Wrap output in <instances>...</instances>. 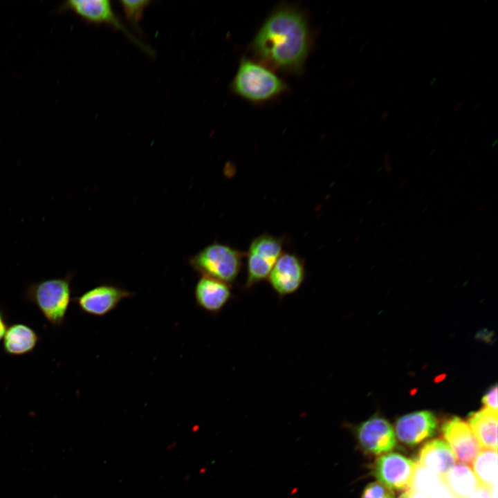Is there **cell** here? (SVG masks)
<instances>
[{
    "instance_id": "3",
    "label": "cell",
    "mask_w": 498,
    "mask_h": 498,
    "mask_svg": "<svg viewBox=\"0 0 498 498\" xmlns=\"http://www.w3.org/2000/svg\"><path fill=\"white\" fill-rule=\"evenodd\" d=\"M286 89V84L267 66L248 59L241 62L232 81L233 91L254 102L273 99Z\"/></svg>"
},
{
    "instance_id": "26",
    "label": "cell",
    "mask_w": 498,
    "mask_h": 498,
    "mask_svg": "<svg viewBox=\"0 0 498 498\" xmlns=\"http://www.w3.org/2000/svg\"><path fill=\"white\" fill-rule=\"evenodd\" d=\"M490 498H497V483H495L490 490Z\"/></svg>"
},
{
    "instance_id": "8",
    "label": "cell",
    "mask_w": 498,
    "mask_h": 498,
    "mask_svg": "<svg viewBox=\"0 0 498 498\" xmlns=\"http://www.w3.org/2000/svg\"><path fill=\"white\" fill-rule=\"evenodd\" d=\"M133 295V292L112 284H100L75 297L74 301L84 313L102 317Z\"/></svg>"
},
{
    "instance_id": "29",
    "label": "cell",
    "mask_w": 498,
    "mask_h": 498,
    "mask_svg": "<svg viewBox=\"0 0 498 498\" xmlns=\"http://www.w3.org/2000/svg\"><path fill=\"white\" fill-rule=\"evenodd\" d=\"M451 498H456V497H452Z\"/></svg>"
},
{
    "instance_id": "9",
    "label": "cell",
    "mask_w": 498,
    "mask_h": 498,
    "mask_svg": "<svg viewBox=\"0 0 498 498\" xmlns=\"http://www.w3.org/2000/svg\"><path fill=\"white\" fill-rule=\"evenodd\" d=\"M441 432L456 461L472 464L481 448L468 423L454 416L443 424Z\"/></svg>"
},
{
    "instance_id": "27",
    "label": "cell",
    "mask_w": 498,
    "mask_h": 498,
    "mask_svg": "<svg viewBox=\"0 0 498 498\" xmlns=\"http://www.w3.org/2000/svg\"><path fill=\"white\" fill-rule=\"evenodd\" d=\"M389 111H384V112H382V114L380 115V120H387V119L389 118Z\"/></svg>"
},
{
    "instance_id": "1",
    "label": "cell",
    "mask_w": 498,
    "mask_h": 498,
    "mask_svg": "<svg viewBox=\"0 0 498 498\" xmlns=\"http://www.w3.org/2000/svg\"><path fill=\"white\" fill-rule=\"evenodd\" d=\"M311 46V34L302 12L280 7L265 20L252 42L255 55L265 64L286 72L299 73Z\"/></svg>"
},
{
    "instance_id": "4",
    "label": "cell",
    "mask_w": 498,
    "mask_h": 498,
    "mask_svg": "<svg viewBox=\"0 0 498 498\" xmlns=\"http://www.w3.org/2000/svg\"><path fill=\"white\" fill-rule=\"evenodd\" d=\"M244 256V252L227 244L214 242L192 256L189 264L201 277L213 278L232 286L241 270Z\"/></svg>"
},
{
    "instance_id": "5",
    "label": "cell",
    "mask_w": 498,
    "mask_h": 498,
    "mask_svg": "<svg viewBox=\"0 0 498 498\" xmlns=\"http://www.w3.org/2000/svg\"><path fill=\"white\" fill-rule=\"evenodd\" d=\"M284 239L264 233L250 242L246 257V279L249 289L268 279L274 265L283 253Z\"/></svg>"
},
{
    "instance_id": "19",
    "label": "cell",
    "mask_w": 498,
    "mask_h": 498,
    "mask_svg": "<svg viewBox=\"0 0 498 498\" xmlns=\"http://www.w3.org/2000/svg\"><path fill=\"white\" fill-rule=\"evenodd\" d=\"M443 484L441 478L423 466L418 461L410 488L430 496Z\"/></svg>"
},
{
    "instance_id": "25",
    "label": "cell",
    "mask_w": 498,
    "mask_h": 498,
    "mask_svg": "<svg viewBox=\"0 0 498 498\" xmlns=\"http://www.w3.org/2000/svg\"><path fill=\"white\" fill-rule=\"evenodd\" d=\"M383 167L386 173H390L392 171V166L390 163V156L389 153L385 156Z\"/></svg>"
},
{
    "instance_id": "13",
    "label": "cell",
    "mask_w": 498,
    "mask_h": 498,
    "mask_svg": "<svg viewBox=\"0 0 498 498\" xmlns=\"http://www.w3.org/2000/svg\"><path fill=\"white\" fill-rule=\"evenodd\" d=\"M231 297V286L221 281L201 277L195 285L196 304L208 313L212 314L219 313Z\"/></svg>"
},
{
    "instance_id": "17",
    "label": "cell",
    "mask_w": 498,
    "mask_h": 498,
    "mask_svg": "<svg viewBox=\"0 0 498 498\" xmlns=\"http://www.w3.org/2000/svg\"><path fill=\"white\" fill-rule=\"evenodd\" d=\"M441 481L456 498H470L479 486L472 469L461 463H455L441 477Z\"/></svg>"
},
{
    "instance_id": "21",
    "label": "cell",
    "mask_w": 498,
    "mask_h": 498,
    "mask_svg": "<svg viewBox=\"0 0 498 498\" xmlns=\"http://www.w3.org/2000/svg\"><path fill=\"white\" fill-rule=\"evenodd\" d=\"M361 498H396V496L391 488L377 481L365 488Z\"/></svg>"
},
{
    "instance_id": "11",
    "label": "cell",
    "mask_w": 498,
    "mask_h": 498,
    "mask_svg": "<svg viewBox=\"0 0 498 498\" xmlns=\"http://www.w3.org/2000/svg\"><path fill=\"white\" fill-rule=\"evenodd\" d=\"M66 8L74 12L84 19L94 24H107L122 31L133 42L144 50L151 53L139 42L119 21L115 15L111 3L107 0H73L66 3Z\"/></svg>"
},
{
    "instance_id": "23",
    "label": "cell",
    "mask_w": 498,
    "mask_h": 498,
    "mask_svg": "<svg viewBox=\"0 0 498 498\" xmlns=\"http://www.w3.org/2000/svg\"><path fill=\"white\" fill-rule=\"evenodd\" d=\"M399 498H432L427 493L420 492L412 488L407 489L405 492L400 495Z\"/></svg>"
},
{
    "instance_id": "28",
    "label": "cell",
    "mask_w": 498,
    "mask_h": 498,
    "mask_svg": "<svg viewBox=\"0 0 498 498\" xmlns=\"http://www.w3.org/2000/svg\"><path fill=\"white\" fill-rule=\"evenodd\" d=\"M461 105H462L461 102H458L454 108V112L457 111L461 107Z\"/></svg>"
},
{
    "instance_id": "12",
    "label": "cell",
    "mask_w": 498,
    "mask_h": 498,
    "mask_svg": "<svg viewBox=\"0 0 498 498\" xmlns=\"http://www.w3.org/2000/svg\"><path fill=\"white\" fill-rule=\"evenodd\" d=\"M437 420L430 411L412 412L400 417L395 424V434L400 441L416 445L435 433Z\"/></svg>"
},
{
    "instance_id": "15",
    "label": "cell",
    "mask_w": 498,
    "mask_h": 498,
    "mask_svg": "<svg viewBox=\"0 0 498 498\" xmlns=\"http://www.w3.org/2000/svg\"><path fill=\"white\" fill-rule=\"evenodd\" d=\"M39 341L36 331L24 323L8 326L3 338V351L9 356H18L34 350Z\"/></svg>"
},
{
    "instance_id": "10",
    "label": "cell",
    "mask_w": 498,
    "mask_h": 498,
    "mask_svg": "<svg viewBox=\"0 0 498 498\" xmlns=\"http://www.w3.org/2000/svg\"><path fill=\"white\" fill-rule=\"evenodd\" d=\"M356 436L362 449L374 454H386L396 445L394 428L385 418L372 417L356 428Z\"/></svg>"
},
{
    "instance_id": "2",
    "label": "cell",
    "mask_w": 498,
    "mask_h": 498,
    "mask_svg": "<svg viewBox=\"0 0 498 498\" xmlns=\"http://www.w3.org/2000/svg\"><path fill=\"white\" fill-rule=\"evenodd\" d=\"M71 275L33 283L25 292L26 299L33 304L53 326L64 322L72 300Z\"/></svg>"
},
{
    "instance_id": "6",
    "label": "cell",
    "mask_w": 498,
    "mask_h": 498,
    "mask_svg": "<svg viewBox=\"0 0 498 498\" xmlns=\"http://www.w3.org/2000/svg\"><path fill=\"white\" fill-rule=\"evenodd\" d=\"M416 462L398 453L381 455L376 461L372 474L378 481L395 490L410 488Z\"/></svg>"
},
{
    "instance_id": "16",
    "label": "cell",
    "mask_w": 498,
    "mask_h": 498,
    "mask_svg": "<svg viewBox=\"0 0 498 498\" xmlns=\"http://www.w3.org/2000/svg\"><path fill=\"white\" fill-rule=\"evenodd\" d=\"M474 435L483 449L497 451V413L483 408L472 413L468 418Z\"/></svg>"
},
{
    "instance_id": "22",
    "label": "cell",
    "mask_w": 498,
    "mask_h": 498,
    "mask_svg": "<svg viewBox=\"0 0 498 498\" xmlns=\"http://www.w3.org/2000/svg\"><path fill=\"white\" fill-rule=\"evenodd\" d=\"M485 408L497 413V385L492 387L482 398Z\"/></svg>"
},
{
    "instance_id": "20",
    "label": "cell",
    "mask_w": 498,
    "mask_h": 498,
    "mask_svg": "<svg viewBox=\"0 0 498 498\" xmlns=\"http://www.w3.org/2000/svg\"><path fill=\"white\" fill-rule=\"evenodd\" d=\"M150 1H120L127 19L134 26H137L142 19L145 8Z\"/></svg>"
},
{
    "instance_id": "14",
    "label": "cell",
    "mask_w": 498,
    "mask_h": 498,
    "mask_svg": "<svg viewBox=\"0 0 498 498\" xmlns=\"http://www.w3.org/2000/svg\"><path fill=\"white\" fill-rule=\"evenodd\" d=\"M455 456L442 439H434L425 443L419 452L418 462L441 478L456 463Z\"/></svg>"
},
{
    "instance_id": "24",
    "label": "cell",
    "mask_w": 498,
    "mask_h": 498,
    "mask_svg": "<svg viewBox=\"0 0 498 498\" xmlns=\"http://www.w3.org/2000/svg\"><path fill=\"white\" fill-rule=\"evenodd\" d=\"M8 327L5 311L0 306V342L3 340Z\"/></svg>"
},
{
    "instance_id": "7",
    "label": "cell",
    "mask_w": 498,
    "mask_h": 498,
    "mask_svg": "<svg viewBox=\"0 0 498 498\" xmlns=\"http://www.w3.org/2000/svg\"><path fill=\"white\" fill-rule=\"evenodd\" d=\"M306 277L304 261L298 255L283 252L274 265L268 280L281 297L295 293Z\"/></svg>"
},
{
    "instance_id": "18",
    "label": "cell",
    "mask_w": 498,
    "mask_h": 498,
    "mask_svg": "<svg viewBox=\"0 0 498 498\" xmlns=\"http://www.w3.org/2000/svg\"><path fill=\"white\" fill-rule=\"evenodd\" d=\"M497 451L483 448L479 451L472 463L479 486L490 490L497 483Z\"/></svg>"
}]
</instances>
